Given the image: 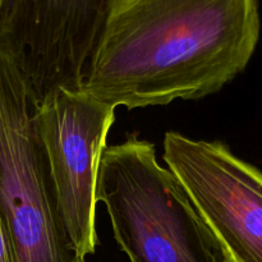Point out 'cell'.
Wrapping results in <instances>:
<instances>
[{
  "instance_id": "obj_2",
  "label": "cell",
  "mask_w": 262,
  "mask_h": 262,
  "mask_svg": "<svg viewBox=\"0 0 262 262\" xmlns=\"http://www.w3.org/2000/svg\"><path fill=\"white\" fill-rule=\"evenodd\" d=\"M96 201L130 262H229L187 192L137 133L102 152Z\"/></svg>"
},
{
  "instance_id": "obj_1",
  "label": "cell",
  "mask_w": 262,
  "mask_h": 262,
  "mask_svg": "<svg viewBox=\"0 0 262 262\" xmlns=\"http://www.w3.org/2000/svg\"><path fill=\"white\" fill-rule=\"evenodd\" d=\"M260 0H110L81 90L127 109L196 100L242 73Z\"/></svg>"
},
{
  "instance_id": "obj_7",
  "label": "cell",
  "mask_w": 262,
  "mask_h": 262,
  "mask_svg": "<svg viewBox=\"0 0 262 262\" xmlns=\"http://www.w3.org/2000/svg\"><path fill=\"white\" fill-rule=\"evenodd\" d=\"M0 262H13L12 239L2 212H0Z\"/></svg>"
},
{
  "instance_id": "obj_4",
  "label": "cell",
  "mask_w": 262,
  "mask_h": 262,
  "mask_svg": "<svg viewBox=\"0 0 262 262\" xmlns=\"http://www.w3.org/2000/svg\"><path fill=\"white\" fill-rule=\"evenodd\" d=\"M114 120L115 107L82 90H55L36 109L59 217L83 257L97 246V173Z\"/></svg>"
},
{
  "instance_id": "obj_6",
  "label": "cell",
  "mask_w": 262,
  "mask_h": 262,
  "mask_svg": "<svg viewBox=\"0 0 262 262\" xmlns=\"http://www.w3.org/2000/svg\"><path fill=\"white\" fill-rule=\"evenodd\" d=\"M110 0H14L0 41L36 102L58 89L81 90Z\"/></svg>"
},
{
  "instance_id": "obj_3",
  "label": "cell",
  "mask_w": 262,
  "mask_h": 262,
  "mask_svg": "<svg viewBox=\"0 0 262 262\" xmlns=\"http://www.w3.org/2000/svg\"><path fill=\"white\" fill-rule=\"evenodd\" d=\"M36 109L19 67L0 41V212L13 262H86L59 217Z\"/></svg>"
},
{
  "instance_id": "obj_8",
  "label": "cell",
  "mask_w": 262,
  "mask_h": 262,
  "mask_svg": "<svg viewBox=\"0 0 262 262\" xmlns=\"http://www.w3.org/2000/svg\"><path fill=\"white\" fill-rule=\"evenodd\" d=\"M13 4H14V0H0V37L5 30Z\"/></svg>"
},
{
  "instance_id": "obj_5",
  "label": "cell",
  "mask_w": 262,
  "mask_h": 262,
  "mask_svg": "<svg viewBox=\"0 0 262 262\" xmlns=\"http://www.w3.org/2000/svg\"><path fill=\"white\" fill-rule=\"evenodd\" d=\"M164 161L229 262H262V171L220 141L164 137Z\"/></svg>"
}]
</instances>
